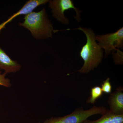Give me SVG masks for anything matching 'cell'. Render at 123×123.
Wrapping results in <instances>:
<instances>
[{
    "instance_id": "cell-1",
    "label": "cell",
    "mask_w": 123,
    "mask_h": 123,
    "mask_svg": "<svg viewBox=\"0 0 123 123\" xmlns=\"http://www.w3.org/2000/svg\"><path fill=\"white\" fill-rule=\"evenodd\" d=\"M76 30L81 31L85 35L86 43L82 48L80 56L84 63L78 72L87 74L98 66L103 58V51L96 42V35L91 29L79 27Z\"/></svg>"
},
{
    "instance_id": "cell-2",
    "label": "cell",
    "mask_w": 123,
    "mask_h": 123,
    "mask_svg": "<svg viewBox=\"0 0 123 123\" xmlns=\"http://www.w3.org/2000/svg\"><path fill=\"white\" fill-rule=\"evenodd\" d=\"M24 19V21L19 23L18 25L30 31L34 38L42 40L52 38L53 24L49 19L45 8L39 12L27 14Z\"/></svg>"
},
{
    "instance_id": "cell-3",
    "label": "cell",
    "mask_w": 123,
    "mask_h": 123,
    "mask_svg": "<svg viewBox=\"0 0 123 123\" xmlns=\"http://www.w3.org/2000/svg\"><path fill=\"white\" fill-rule=\"evenodd\" d=\"M107 110L103 106L93 107L87 110L82 107L77 108L69 114L60 117H51L43 123H82L91 116L96 115H103Z\"/></svg>"
},
{
    "instance_id": "cell-4",
    "label": "cell",
    "mask_w": 123,
    "mask_h": 123,
    "mask_svg": "<svg viewBox=\"0 0 123 123\" xmlns=\"http://www.w3.org/2000/svg\"><path fill=\"white\" fill-rule=\"evenodd\" d=\"M48 3L53 17L62 24L68 25L69 23L68 18L65 16L64 12L70 9H73L76 12V15L75 17L76 20L78 22L81 21L80 17L81 11L75 7L72 0H49Z\"/></svg>"
},
{
    "instance_id": "cell-5",
    "label": "cell",
    "mask_w": 123,
    "mask_h": 123,
    "mask_svg": "<svg viewBox=\"0 0 123 123\" xmlns=\"http://www.w3.org/2000/svg\"><path fill=\"white\" fill-rule=\"evenodd\" d=\"M95 39L99 47L104 49L105 57H107L111 52L118 50L117 48H123V28L114 33L96 35Z\"/></svg>"
},
{
    "instance_id": "cell-6",
    "label": "cell",
    "mask_w": 123,
    "mask_h": 123,
    "mask_svg": "<svg viewBox=\"0 0 123 123\" xmlns=\"http://www.w3.org/2000/svg\"><path fill=\"white\" fill-rule=\"evenodd\" d=\"M107 103L109 105V111L115 115H123V89L119 86L116 90L111 94L108 97Z\"/></svg>"
},
{
    "instance_id": "cell-7",
    "label": "cell",
    "mask_w": 123,
    "mask_h": 123,
    "mask_svg": "<svg viewBox=\"0 0 123 123\" xmlns=\"http://www.w3.org/2000/svg\"><path fill=\"white\" fill-rule=\"evenodd\" d=\"M48 0H30L26 2L20 9L13 14L7 19V21L0 25V31L6 25L10 22L16 17L22 15H26L33 12V10L42 5H45L49 1Z\"/></svg>"
},
{
    "instance_id": "cell-8",
    "label": "cell",
    "mask_w": 123,
    "mask_h": 123,
    "mask_svg": "<svg viewBox=\"0 0 123 123\" xmlns=\"http://www.w3.org/2000/svg\"><path fill=\"white\" fill-rule=\"evenodd\" d=\"M21 66L17 62L13 60L0 47V70L7 74L15 73L21 70Z\"/></svg>"
},
{
    "instance_id": "cell-9",
    "label": "cell",
    "mask_w": 123,
    "mask_h": 123,
    "mask_svg": "<svg viewBox=\"0 0 123 123\" xmlns=\"http://www.w3.org/2000/svg\"><path fill=\"white\" fill-rule=\"evenodd\" d=\"M82 123H123V115L113 114L108 110L101 118L97 120H86Z\"/></svg>"
},
{
    "instance_id": "cell-10",
    "label": "cell",
    "mask_w": 123,
    "mask_h": 123,
    "mask_svg": "<svg viewBox=\"0 0 123 123\" xmlns=\"http://www.w3.org/2000/svg\"><path fill=\"white\" fill-rule=\"evenodd\" d=\"M103 93L100 86H96L92 87L91 89L90 96L86 100V103L94 104L97 99L102 96Z\"/></svg>"
},
{
    "instance_id": "cell-11",
    "label": "cell",
    "mask_w": 123,
    "mask_h": 123,
    "mask_svg": "<svg viewBox=\"0 0 123 123\" xmlns=\"http://www.w3.org/2000/svg\"><path fill=\"white\" fill-rule=\"evenodd\" d=\"M101 87L103 93L106 94H110L111 93L112 87L110 82V78H107V79L103 82Z\"/></svg>"
},
{
    "instance_id": "cell-12",
    "label": "cell",
    "mask_w": 123,
    "mask_h": 123,
    "mask_svg": "<svg viewBox=\"0 0 123 123\" xmlns=\"http://www.w3.org/2000/svg\"><path fill=\"white\" fill-rule=\"evenodd\" d=\"M2 72L0 70V85L7 88L10 87L11 86L10 80L6 77L7 74L4 73H2Z\"/></svg>"
}]
</instances>
